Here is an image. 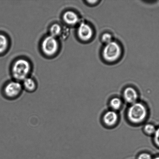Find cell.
Segmentation results:
<instances>
[{"label": "cell", "mask_w": 159, "mask_h": 159, "mask_svg": "<svg viewBox=\"0 0 159 159\" xmlns=\"http://www.w3.org/2000/svg\"><path fill=\"white\" fill-rule=\"evenodd\" d=\"M122 51L121 45L118 42L113 40L105 44L102 51V57L107 63H115L120 58Z\"/></svg>", "instance_id": "1"}, {"label": "cell", "mask_w": 159, "mask_h": 159, "mask_svg": "<svg viewBox=\"0 0 159 159\" xmlns=\"http://www.w3.org/2000/svg\"><path fill=\"white\" fill-rule=\"evenodd\" d=\"M31 70L30 63L25 59H20L14 63L12 68V77L15 80L22 82L29 77Z\"/></svg>", "instance_id": "2"}, {"label": "cell", "mask_w": 159, "mask_h": 159, "mask_svg": "<svg viewBox=\"0 0 159 159\" xmlns=\"http://www.w3.org/2000/svg\"><path fill=\"white\" fill-rule=\"evenodd\" d=\"M147 112L145 106L137 102L132 104L127 111L129 120L134 124H139L146 119Z\"/></svg>", "instance_id": "3"}, {"label": "cell", "mask_w": 159, "mask_h": 159, "mask_svg": "<svg viewBox=\"0 0 159 159\" xmlns=\"http://www.w3.org/2000/svg\"><path fill=\"white\" fill-rule=\"evenodd\" d=\"M59 44L57 38L48 35L44 39L41 43V49L44 53L48 57L55 55L58 50Z\"/></svg>", "instance_id": "4"}, {"label": "cell", "mask_w": 159, "mask_h": 159, "mask_svg": "<svg viewBox=\"0 0 159 159\" xmlns=\"http://www.w3.org/2000/svg\"><path fill=\"white\" fill-rule=\"evenodd\" d=\"M23 90L22 85L18 81L14 80L8 83L4 89V94L7 99L13 100L21 95Z\"/></svg>", "instance_id": "5"}, {"label": "cell", "mask_w": 159, "mask_h": 159, "mask_svg": "<svg viewBox=\"0 0 159 159\" xmlns=\"http://www.w3.org/2000/svg\"><path fill=\"white\" fill-rule=\"evenodd\" d=\"M77 33L79 39L82 41H90L94 35L92 27L85 22H81L78 26Z\"/></svg>", "instance_id": "6"}, {"label": "cell", "mask_w": 159, "mask_h": 159, "mask_svg": "<svg viewBox=\"0 0 159 159\" xmlns=\"http://www.w3.org/2000/svg\"><path fill=\"white\" fill-rule=\"evenodd\" d=\"M63 20L66 24L69 26H75L81 22L78 15L72 11H67L64 13Z\"/></svg>", "instance_id": "7"}, {"label": "cell", "mask_w": 159, "mask_h": 159, "mask_svg": "<svg viewBox=\"0 0 159 159\" xmlns=\"http://www.w3.org/2000/svg\"><path fill=\"white\" fill-rule=\"evenodd\" d=\"M123 96L126 102L133 104L137 102L138 94L137 90L132 87H128L124 90Z\"/></svg>", "instance_id": "8"}, {"label": "cell", "mask_w": 159, "mask_h": 159, "mask_svg": "<svg viewBox=\"0 0 159 159\" xmlns=\"http://www.w3.org/2000/svg\"><path fill=\"white\" fill-rule=\"evenodd\" d=\"M118 116L115 111L110 110L107 111L103 116L104 124L108 126H113L116 124L118 120Z\"/></svg>", "instance_id": "9"}, {"label": "cell", "mask_w": 159, "mask_h": 159, "mask_svg": "<svg viewBox=\"0 0 159 159\" xmlns=\"http://www.w3.org/2000/svg\"><path fill=\"white\" fill-rule=\"evenodd\" d=\"M23 89L29 93H32L36 90V82L32 78L28 77L22 81Z\"/></svg>", "instance_id": "10"}, {"label": "cell", "mask_w": 159, "mask_h": 159, "mask_svg": "<svg viewBox=\"0 0 159 159\" xmlns=\"http://www.w3.org/2000/svg\"><path fill=\"white\" fill-rule=\"evenodd\" d=\"M62 32L63 31H62V26L58 23L53 24L50 28L49 35L56 38L61 35Z\"/></svg>", "instance_id": "11"}, {"label": "cell", "mask_w": 159, "mask_h": 159, "mask_svg": "<svg viewBox=\"0 0 159 159\" xmlns=\"http://www.w3.org/2000/svg\"><path fill=\"white\" fill-rule=\"evenodd\" d=\"M8 46V40L5 35L0 34V53L4 52Z\"/></svg>", "instance_id": "12"}, {"label": "cell", "mask_w": 159, "mask_h": 159, "mask_svg": "<svg viewBox=\"0 0 159 159\" xmlns=\"http://www.w3.org/2000/svg\"><path fill=\"white\" fill-rule=\"evenodd\" d=\"M110 106L113 111L119 110L122 106V101L118 98H113L110 101Z\"/></svg>", "instance_id": "13"}, {"label": "cell", "mask_w": 159, "mask_h": 159, "mask_svg": "<svg viewBox=\"0 0 159 159\" xmlns=\"http://www.w3.org/2000/svg\"><path fill=\"white\" fill-rule=\"evenodd\" d=\"M144 132L147 134H154L157 129L155 126L152 124H146L144 127Z\"/></svg>", "instance_id": "14"}, {"label": "cell", "mask_w": 159, "mask_h": 159, "mask_svg": "<svg viewBox=\"0 0 159 159\" xmlns=\"http://www.w3.org/2000/svg\"><path fill=\"white\" fill-rule=\"evenodd\" d=\"M101 40L103 43L106 44L113 41V37L111 34L109 33H105L103 34L101 37Z\"/></svg>", "instance_id": "15"}, {"label": "cell", "mask_w": 159, "mask_h": 159, "mask_svg": "<svg viewBox=\"0 0 159 159\" xmlns=\"http://www.w3.org/2000/svg\"><path fill=\"white\" fill-rule=\"evenodd\" d=\"M138 159H152V158L150 154L142 153L138 156Z\"/></svg>", "instance_id": "16"}, {"label": "cell", "mask_w": 159, "mask_h": 159, "mask_svg": "<svg viewBox=\"0 0 159 159\" xmlns=\"http://www.w3.org/2000/svg\"><path fill=\"white\" fill-rule=\"evenodd\" d=\"M154 135L155 142L159 146V128L156 130Z\"/></svg>", "instance_id": "17"}, {"label": "cell", "mask_w": 159, "mask_h": 159, "mask_svg": "<svg viewBox=\"0 0 159 159\" xmlns=\"http://www.w3.org/2000/svg\"><path fill=\"white\" fill-rule=\"evenodd\" d=\"M87 3H88V4L90 5H95L96 4L99 2V1H87Z\"/></svg>", "instance_id": "18"}, {"label": "cell", "mask_w": 159, "mask_h": 159, "mask_svg": "<svg viewBox=\"0 0 159 159\" xmlns=\"http://www.w3.org/2000/svg\"><path fill=\"white\" fill-rule=\"evenodd\" d=\"M154 159H159V157H156V158H154Z\"/></svg>", "instance_id": "19"}]
</instances>
